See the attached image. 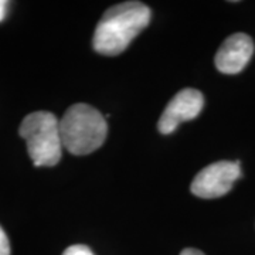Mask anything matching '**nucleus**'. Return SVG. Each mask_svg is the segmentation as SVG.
I'll list each match as a JSON object with an SVG mask.
<instances>
[{
	"mask_svg": "<svg viewBox=\"0 0 255 255\" xmlns=\"http://www.w3.org/2000/svg\"><path fill=\"white\" fill-rule=\"evenodd\" d=\"M150 21V9L140 1H124L104 13L97 24L92 46L102 55H118Z\"/></svg>",
	"mask_w": 255,
	"mask_h": 255,
	"instance_id": "f257e3e1",
	"label": "nucleus"
},
{
	"mask_svg": "<svg viewBox=\"0 0 255 255\" xmlns=\"http://www.w3.org/2000/svg\"><path fill=\"white\" fill-rule=\"evenodd\" d=\"M63 147L71 155H90L104 145L108 125L98 110L87 104H75L60 119Z\"/></svg>",
	"mask_w": 255,
	"mask_h": 255,
	"instance_id": "f03ea898",
	"label": "nucleus"
},
{
	"mask_svg": "<svg viewBox=\"0 0 255 255\" xmlns=\"http://www.w3.org/2000/svg\"><path fill=\"white\" fill-rule=\"evenodd\" d=\"M20 136L26 140L27 152L33 164L55 166L61 159L63 142L60 133V119L47 111H37L23 119Z\"/></svg>",
	"mask_w": 255,
	"mask_h": 255,
	"instance_id": "7ed1b4c3",
	"label": "nucleus"
},
{
	"mask_svg": "<svg viewBox=\"0 0 255 255\" xmlns=\"http://www.w3.org/2000/svg\"><path fill=\"white\" fill-rule=\"evenodd\" d=\"M240 176V162H216L197 173L191 182L190 191L201 199H219L231 190Z\"/></svg>",
	"mask_w": 255,
	"mask_h": 255,
	"instance_id": "20e7f679",
	"label": "nucleus"
},
{
	"mask_svg": "<svg viewBox=\"0 0 255 255\" xmlns=\"http://www.w3.org/2000/svg\"><path fill=\"white\" fill-rule=\"evenodd\" d=\"M204 107V97L200 91L193 88H184L177 92L163 111L159 119L157 129L160 133L169 135L176 130L182 122L191 121L200 115Z\"/></svg>",
	"mask_w": 255,
	"mask_h": 255,
	"instance_id": "39448f33",
	"label": "nucleus"
},
{
	"mask_svg": "<svg viewBox=\"0 0 255 255\" xmlns=\"http://www.w3.org/2000/svg\"><path fill=\"white\" fill-rule=\"evenodd\" d=\"M254 53L253 38L244 33L233 34L224 40L216 54V67L223 74L241 73L250 63Z\"/></svg>",
	"mask_w": 255,
	"mask_h": 255,
	"instance_id": "423d86ee",
	"label": "nucleus"
},
{
	"mask_svg": "<svg viewBox=\"0 0 255 255\" xmlns=\"http://www.w3.org/2000/svg\"><path fill=\"white\" fill-rule=\"evenodd\" d=\"M63 255H94L91 250L87 246H82V244H77V246L68 247Z\"/></svg>",
	"mask_w": 255,
	"mask_h": 255,
	"instance_id": "0eeeda50",
	"label": "nucleus"
},
{
	"mask_svg": "<svg viewBox=\"0 0 255 255\" xmlns=\"http://www.w3.org/2000/svg\"><path fill=\"white\" fill-rule=\"evenodd\" d=\"M0 255H10L9 238L1 227H0Z\"/></svg>",
	"mask_w": 255,
	"mask_h": 255,
	"instance_id": "6e6552de",
	"label": "nucleus"
},
{
	"mask_svg": "<svg viewBox=\"0 0 255 255\" xmlns=\"http://www.w3.org/2000/svg\"><path fill=\"white\" fill-rule=\"evenodd\" d=\"M7 1L6 0H0V21L6 17V13H7Z\"/></svg>",
	"mask_w": 255,
	"mask_h": 255,
	"instance_id": "1a4fd4ad",
	"label": "nucleus"
},
{
	"mask_svg": "<svg viewBox=\"0 0 255 255\" xmlns=\"http://www.w3.org/2000/svg\"><path fill=\"white\" fill-rule=\"evenodd\" d=\"M180 255H204L201 251L199 250H194V248H186V250H183L182 254Z\"/></svg>",
	"mask_w": 255,
	"mask_h": 255,
	"instance_id": "9d476101",
	"label": "nucleus"
}]
</instances>
